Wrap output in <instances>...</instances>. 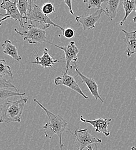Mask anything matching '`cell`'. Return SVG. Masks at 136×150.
I'll return each instance as SVG.
<instances>
[{
    "mask_svg": "<svg viewBox=\"0 0 136 150\" xmlns=\"http://www.w3.org/2000/svg\"><path fill=\"white\" fill-rule=\"evenodd\" d=\"M26 93H20L19 92L17 91H12L11 90H8L5 88H1L0 89V100L1 102L4 100L5 101L6 99L9 97L12 96H24Z\"/></svg>",
    "mask_w": 136,
    "mask_h": 150,
    "instance_id": "cell-18",
    "label": "cell"
},
{
    "mask_svg": "<svg viewBox=\"0 0 136 150\" xmlns=\"http://www.w3.org/2000/svg\"><path fill=\"white\" fill-rule=\"evenodd\" d=\"M34 101L42 109L48 117V122H46L42 127V129L44 130L43 132L45 137L49 139H52L53 135L56 134L59 139L60 148L62 149L64 146L62 140L63 133L68 132L73 134L71 132L67 129L68 122L61 116L56 115L49 111L48 109L44 107L37 99H34Z\"/></svg>",
    "mask_w": 136,
    "mask_h": 150,
    "instance_id": "cell-1",
    "label": "cell"
},
{
    "mask_svg": "<svg viewBox=\"0 0 136 150\" xmlns=\"http://www.w3.org/2000/svg\"><path fill=\"white\" fill-rule=\"evenodd\" d=\"M131 150H136V147H132V149H131Z\"/></svg>",
    "mask_w": 136,
    "mask_h": 150,
    "instance_id": "cell-27",
    "label": "cell"
},
{
    "mask_svg": "<svg viewBox=\"0 0 136 150\" xmlns=\"http://www.w3.org/2000/svg\"><path fill=\"white\" fill-rule=\"evenodd\" d=\"M83 2L84 3H86L87 2V0H83Z\"/></svg>",
    "mask_w": 136,
    "mask_h": 150,
    "instance_id": "cell-29",
    "label": "cell"
},
{
    "mask_svg": "<svg viewBox=\"0 0 136 150\" xmlns=\"http://www.w3.org/2000/svg\"><path fill=\"white\" fill-rule=\"evenodd\" d=\"M2 47L4 54L11 57L17 61H20L21 59V57L19 55L18 48L12 44L10 40H5L2 45Z\"/></svg>",
    "mask_w": 136,
    "mask_h": 150,
    "instance_id": "cell-14",
    "label": "cell"
},
{
    "mask_svg": "<svg viewBox=\"0 0 136 150\" xmlns=\"http://www.w3.org/2000/svg\"><path fill=\"white\" fill-rule=\"evenodd\" d=\"M8 75L13 79L14 74L11 71V67L7 65L5 59H0V77H4Z\"/></svg>",
    "mask_w": 136,
    "mask_h": 150,
    "instance_id": "cell-19",
    "label": "cell"
},
{
    "mask_svg": "<svg viewBox=\"0 0 136 150\" xmlns=\"http://www.w3.org/2000/svg\"><path fill=\"white\" fill-rule=\"evenodd\" d=\"M29 1V2H30V6H31V8H33L34 6V4H33V2L36 1V0H28Z\"/></svg>",
    "mask_w": 136,
    "mask_h": 150,
    "instance_id": "cell-26",
    "label": "cell"
},
{
    "mask_svg": "<svg viewBox=\"0 0 136 150\" xmlns=\"http://www.w3.org/2000/svg\"><path fill=\"white\" fill-rule=\"evenodd\" d=\"M55 84L57 86L62 85L70 88L80 95L85 99H88L89 98L88 96L83 93L75 79L72 76L68 75L67 73H64L63 75L56 77L55 79Z\"/></svg>",
    "mask_w": 136,
    "mask_h": 150,
    "instance_id": "cell-9",
    "label": "cell"
},
{
    "mask_svg": "<svg viewBox=\"0 0 136 150\" xmlns=\"http://www.w3.org/2000/svg\"><path fill=\"white\" fill-rule=\"evenodd\" d=\"M120 0H107L104 13L113 21L117 16Z\"/></svg>",
    "mask_w": 136,
    "mask_h": 150,
    "instance_id": "cell-15",
    "label": "cell"
},
{
    "mask_svg": "<svg viewBox=\"0 0 136 150\" xmlns=\"http://www.w3.org/2000/svg\"></svg>",
    "mask_w": 136,
    "mask_h": 150,
    "instance_id": "cell-31",
    "label": "cell"
},
{
    "mask_svg": "<svg viewBox=\"0 0 136 150\" xmlns=\"http://www.w3.org/2000/svg\"><path fill=\"white\" fill-rule=\"evenodd\" d=\"M62 34L63 36L67 39H71L74 37L75 35V31L71 28H67L64 29V30L62 31Z\"/></svg>",
    "mask_w": 136,
    "mask_h": 150,
    "instance_id": "cell-23",
    "label": "cell"
},
{
    "mask_svg": "<svg viewBox=\"0 0 136 150\" xmlns=\"http://www.w3.org/2000/svg\"><path fill=\"white\" fill-rule=\"evenodd\" d=\"M69 150V149H68V150Z\"/></svg>",
    "mask_w": 136,
    "mask_h": 150,
    "instance_id": "cell-30",
    "label": "cell"
},
{
    "mask_svg": "<svg viewBox=\"0 0 136 150\" xmlns=\"http://www.w3.org/2000/svg\"><path fill=\"white\" fill-rule=\"evenodd\" d=\"M34 53L36 55V61L31 62V64L39 65L43 68L52 67L55 64L58 63L60 59L65 58L64 57L58 59H53L49 55V50L48 48H45L42 56L39 57L37 55L36 52H34Z\"/></svg>",
    "mask_w": 136,
    "mask_h": 150,
    "instance_id": "cell-12",
    "label": "cell"
},
{
    "mask_svg": "<svg viewBox=\"0 0 136 150\" xmlns=\"http://www.w3.org/2000/svg\"><path fill=\"white\" fill-rule=\"evenodd\" d=\"M1 8L6 11V13L5 14H1L0 16H4V18L0 21V25L2 24V22L5 21L7 19H14L15 21H19L20 25L23 28H26L24 26L23 19L26 18L23 16L20 13L17 6L16 0L12 1L11 0H2V2L1 4Z\"/></svg>",
    "mask_w": 136,
    "mask_h": 150,
    "instance_id": "cell-4",
    "label": "cell"
},
{
    "mask_svg": "<svg viewBox=\"0 0 136 150\" xmlns=\"http://www.w3.org/2000/svg\"><path fill=\"white\" fill-rule=\"evenodd\" d=\"M122 5L125 15L123 19L119 23L120 26L123 25L126 19L133 12H136V0H123Z\"/></svg>",
    "mask_w": 136,
    "mask_h": 150,
    "instance_id": "cell-16",
    "label": "cell"
},
{
    "mask_svg": "<svg viewBox=\"0 0 136 150\" xmlns=\"http://www.w3.org/2000/svg\"><path fill=\"white\" fill-rule=\"evenodd\" d=\"M80 120L84 123L90 124L95 129V132L98 133H103L106 137L110 135V132L108 130L110 122L112 121L111 118H99L94 120H88L83 118L82 115L80 117Z\"/></svg>",
    "mask_w": 136,
    "mask_h": 150,
    "instance_id": "cell-10",
    "label": "cell"
},
{
    "mask_svg": "<svg viewBox=\"0 0 136 150\" xmlns=\"http://www.w3.org/2000/svg\"><path fill=\"white\" fill-rule=\"evenodd\" d=\"M75 139V145L77 150H83L85 148L88 147L92 144L101 143V139L96 138L92 135L87 128L82 129H77L73 133Z\"/></svg>",
    "mask_w": 136,
    "mask_h": 150,
    "instance_id": "cell-6",
    "label": "cell"
},
{
    "mask_svg": "<svg viewBox=\"0 0 136 150\" xmlns=\"http://www.w3.org/2000/svg\"><path fill=\"white\" fill-rule=\"evenodd\" d=\"M104 12L105 10L103 9H97L95 13L89 15L77 16L75 18V20L78 26L81 25L84 31L90 30L95 28L96 23L100 19L102 13H104Z\"/></svg>",
    "mask_w": 136,
    "mask_h": 150,
    "instance_id": "cell-8",
    "label": "cell"
},
{
    "mask_svg": "<svg viewBox=\"0 0 136 150\" xmlns=\"http://www.w3.org/2000/svg\"><path fill=\"white\" fill-rule=\"evenodd\" d=\"M74 68L78 76L81 78V79L82 80V83H85L86 85V86L89 88L90 92L91 93L92 95L94 96L95 99L96 100L99 99L102 103H104V100L102 99V98L101 97V96L99 94L98 87V85H97V83L95 81V80L93 78L88 77L86 76L83 75L79 70V69L78 68V65L76 64V62H74Z\"/></svg>",
    "mask_w": 136,
    "mask_h": 150,
    "instance_id": "cell-11",
    "label": "cell"
},
{
    "mask_svg": "<svg viewBox=\"0 0 136 150\" xmlns=\"http://www.w3.org/2000/svg\"><path fill=\"white\" fill-rule=\"evenodd\" d=\"M107 0H87V2L88 3V9L91 8H97V9H103L101 7V5L103 2H107Z\"/></svg>",
    "mask_w": 136,
    "mask_h": 150,
    "instance_id": "cell-20",
    "label": "cell"
},
{
    "mask_svg": "<svg viewBox=\"0 0 136 150\" xmlns=\"http://www.w3.org/2000/svg\"><path fill=\"white\" fill-rule=\"evenodd\" d=\"M27 100V98H21L19 100L16 101L7 100L4 101L1 104V123L20 122L23 110Z\"/></svg>",
    "mask_w": 136,
    "mask_h": 150,
    "instance_id": "cell-2",
    "label": "cell"
},
{
    "mask_svg": "<svg viewBox=\"0 0 136 150\" xmlns=\"http://www.w3.org/2000/svg\"><path fill=\"white\" fill-rule=\"evenodd\" d=\"M48 42L64 52L66 62L65 73L67 74L69 69H73V66L71 65V63L72 62L74 63L78 61V54L79 51L75 45V42L74 41H71L68 45L65 46H60L58 45L54 44L49 41Z\"/></svg>",
    "mask_w": 136,
    "mask_h": 150,
    "instance_id": "cell-7",
    "label": "cell"
},
{
    "mask_svg": "<svg viewBox=\"0 0 136 150\" xmlns=\"http://www.w3.org/2000/svg\"><path fill=\"white\" fill-rule=\"evenodd\" d=\"M0 87L1 88H15L16 91L19 92L17 88L14 85L10 80H7L4 77H0Z\"/></svg>",
    "mask_w": 136,
    "mask_h": 150,
    "instance_id": "cell-22",
    "label": "cell"
},
{
    "mask_svg": "<svg viewBox=\"0 0 136 150\" xmlns=\"http://www.w3.org/2000/svg\"><path fill=\"white\" fill-rule=\"evenodd\" d=\"M27 20H30L32 23L34 22L39 23L41 28L44 30L48 28L51 25L58 27L61 30V31L64 30V28L55 23L48 16V15L44 14L42 11L41 8L36 4H34L33 9L28 12Z\"/></svg>",
    "mask_w": 136,
    "mask_h": 150,
    "instance_id": "cell-3",
    "label": "cell"
},
{
    "mask_svg": "<svg viewBox=\"0 0 136 150\" xmlns=\"http://www.w3.org/2000/svg\"><path fill=\"white\" fill-rule=\"evenodd\" d=\"M133 21H134L135 23H136V16H135V18H133Z\"/></svg>",
    "mask_w": 136,
    "mask_h": 150,
    "instance_id": "cell-28",
    "label": "cell"
},
{
    "mask_svg": "<svg viewBox=\"0 0 136 150\" xmlns=\"http://www.w3.org/2000/svg\"><path fill=\"white\" fill-rule=\"evenodd\" d=\"M88 148V150H97V144H95V148H96V149H94L91 146H89L88 147H87Z\"/></svg>",
    "mask_w": 136,
    "mask_h": 150,
    "instance_id": "cell-25",
    "label": "cell"
},
{
    "mask_svg": "<svg viewBox=\"0 0 136 150\" xmlns=\"http://www.w3.org/2000/svg\"><path fill=\"white\" fill-rule=\"evenodd\" d=\"M27 29V30L24 33L20 32L17 28L15 29V31L20 37L23 38L24 40H27L30 44L42 43L46 40V33L44 30L36 27L33 24H30Z\"/></svg>",
    "mask_w": 136,
    "mask_h": 150,
    "instance_id": "cell-5",
    "label": "cell"
},
{
    "mask_svg": "<svg viewBox=\"0 0 136 150\" xmlns=\"http://www.w3.org/2000/svg\"><path fill=\"white\" fill-rule=\"evenodd\" d=\"M41 10L46 15H51L55 12V8L52 3L48 2L43 4L41 8Z\"/></svg>",
    "mask_w": 136,
    "mask_h": 150,
    "instance_id": "cell-21",
    "label": "cell"
},
{
    "mask_svg": "<svg viewBox=\"0 0 136 150\" xmlns=\"http://www.w3.org/2000/svg\"><path fill=\"white\" fill-rule=\"evenodd\" d=\"M17 6L21 15L26 18L24 24L27 23V11H30L33 8L30 5L28 0H18Z\"/></svg>",
    "mask_w": 136,
    "mask_h": 150,
    "instance_id": "cell-17",
    "label": "cell"
},
{
    "mask_svg": "<svg viewBox=\"0 0 136 150\" xmlns=\"http://www.w3.org/2000/svg\"><path fill=\"white\" fill-rule=\"evenodd\" d=\"M64 4L68 6V8H69V11L70 12L71 15H74V12L73 11V5H72V0H64Z\"/></svg>",
    "mask_w": 136,
    "mask_h": 150,
    "instance_id": "cell-24",
    "label": "cell"
},
{
    "mask_svg": "<svg viewBox=\"0 0 136 150\" xmlns=\"http://www.w3.org/2000/svg\"><path fill=\"white\" fill-rule=\"evenodd\" d=\"M122 31L125 34L124 39L126 45V54L128 57H131L136 54V30L132 32H128L124 29Z\"/></svg>",
    "mask_w": 136,
    "mask_h": 150,
    "instance_id": "cell-13",
    "label": "cell"
}]
</instances>
